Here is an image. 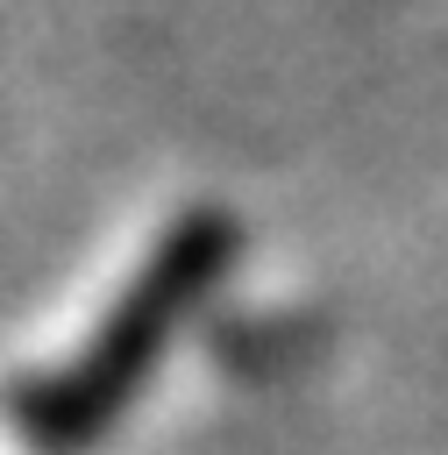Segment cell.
<instances>
[{
  "mask_svg": "<svg viewBox=\"0 0 448 455\" xmlns=\"http://www.w3.org/2000/svg\"><path fill=\"white\" fill-rule=\"evenodd\" d=\"M235 242H242V228H235L228 206H185L156 235V249L142 256V270L114 291V306L100 313V327L85 334V348L71 363H57V370H43V377H28V384L7 391L14 434H28L50 455L100 441L128 412V398L142 391V377L156 370V355L178 334V320H192V306L220 284V270L235 263Z\"/></svg>",
  "mask_w": 448,
  "mask_h": 455,
  "instance_id": "1",
  "label": "cell"
}]
</instances>
